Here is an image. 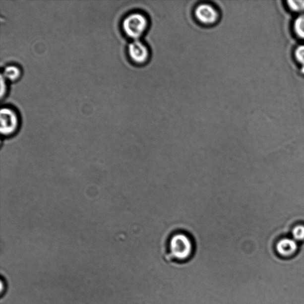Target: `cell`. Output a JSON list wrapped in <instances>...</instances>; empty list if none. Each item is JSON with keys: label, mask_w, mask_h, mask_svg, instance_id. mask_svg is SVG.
I'll use <instances>...</instances> for the list:
<instances>
[{"label": "cell", "mask_w": 304, "mask_h": 304, "mask_svg": "<svg viewBox=\"0 0 304 304\" xmlns=\"http://www.w3.org/2000/svg\"><path fill=\"white\" fill-rule=\"evenodd\" d=\"M171 256L177 260L183 261L191 256L194 250V244L191 237L185 232L175 233L169 242Z\"/></svg>", "instance_id": "6da1fadb"}, {"label": "cell", "mask_w": 304, "mask_h": 304, "mask_svg": "<svg viewBox=\"0 0 304 304\" xmlns=\"http://www.w3.org/2000/svg\"><path fill=\"white\" fill-rule=\"evenodd\" d=\"M148 20L144 15L134 13L128 15L122 22V29L128 37L134 40L139 38L146 32Z\"/></svg>", "instance_id": "7a4b0ae2"}, {"label": "cell", "mask_w": 304, "mask_h": 304, "mask_svg": "<svg viewBox=\"0 0 304 304\" xmlns=\"http://www.w3.org/2000/svg\"><path fill=\"white\" fill-rule=\"evenodd\" d=\"M0 131L5 138L13 136L19 129V119L17 114L11 108H2L0 111Z\"/></svg>", "instance_id": "3957f363"}, {"label": "cell", "mask_w": 304, "mask_h": 304, "mask_svg": "<svg viewBox=\"0 0 304 304\" xmlns=\"http://www.w3.org/2000/svg\"><path fill=\"white\" fill-rule=\"evenodd\" d=\"M195 16L201 23L212 25L217 22L219 14L216 9L212 5L201 4L195 8Z\"/></svg>", "instance_id": "277c9868"}, {"label": "cell", "mask_w": 304, "mask_h": 304, "mask_svg": "<svg viewBox=\"0 0 304 304\" xmlns=\"http://www.w3.org/2000/svg\"><path fill=\"white\" fill-rule=\"evenodd\" d=\"M128 51L131 59L138 64H143L148 60L149 56L148 48L139 40L131 42L128 45Z\"/></svg>", "instance_id": "5b68a950"}, {"label": "cell", "mask_w": 304, "mask_h": 304, "mask_svg": "<svg viewBox=\"0 0 304 304\" xmlns=\"http://www.w3.org/2000/svg\"><path fill=\"white\" fill-rule=\"evenodd\" d=\"M276 250L278 254L283 257H293L298 250L297 243L294 239H282L277 243Z\"/></svg>", "instance_id": "8992f818"}, {"label": "cell", "mask_w": 304, "mask_h": 304, "mask_svg": "<svg viewBox=\"0 0 304 304\" xmlns=\"http://www.w3.org/2000/svg\"><path fill=\"white\" fill-rule=\"evenodd\" d=\"M21 74V70L19 67L16 65L6 66L3 70L1 76L5 80L15 81L19 79Z\"/></svg>", "instance_id": "52a82bcc"}, {"label": "cell", "mask_w": 304, "mask_h": 304, "mask_svg": "<svg viewBox=\"0 0 304 304\" xmlns=\"http://www.w3.org/2000/svg\"><path fill=\"white\" fill-rule=\"evenodd\" d=\"M295 31L300 37L304 39V14L297 18L295 22Z\"/></svg>", "instance_id": "ba28073f"}, {"label": "cell", "mask_w": 304, "mask_h": 304, "mask_svg": "<svg viewBox=\"0 0 304 304\" xmlns=\"http://www.w3.org/2000/svg\"><path fill=\"white\" fill-rule=\"evenodd\" d=\"M293 236L294 240L298 242H302L304 240V226L298 225L293 230Z\"/></svg>", "instance_id": "9c48e42d"}, {"label": "cell", "mask_w": 304, "mask_h": 304, "mask_svg": "<svg viewBox=\"0 0 304 304\" xmlns=\"http://www.w3.org/2000/svg\"><path fill=\"white\" fill-rule=\"evenodd\" d=\"M289 6L292 10L296 11L304 10V1H289Z\"/></svg>", "instance_id": "30bf717a"}, {"label": "cell", "mask_w": 304, "mask_h": 304, "mask_svg": "<svg viewBox=\"0 0 304 304\" xmlns=\"http://www.w3.org/2000/svg\"><path fill=\"white\" fill-rule=\"evenodd\" d=\"M296 56L299 61L304 66V45H301L297 48Z\"/></svg>", "instance_id": "8fae6325"}, {"label": "cell", "mask_w": 304, "mask_h": 304, "mask_svg": "<svg viewBox=\"0 0 304 304\" xmlns=\"http://www.w3.org/2000/svg\"><path fill=\"white\" fill-rule=\"evenodd\" d=\"M5 79L1 75V97L4 95L6 91Z\"/></svg>", "instance_id": "7c38bea8"}]
</instances>
